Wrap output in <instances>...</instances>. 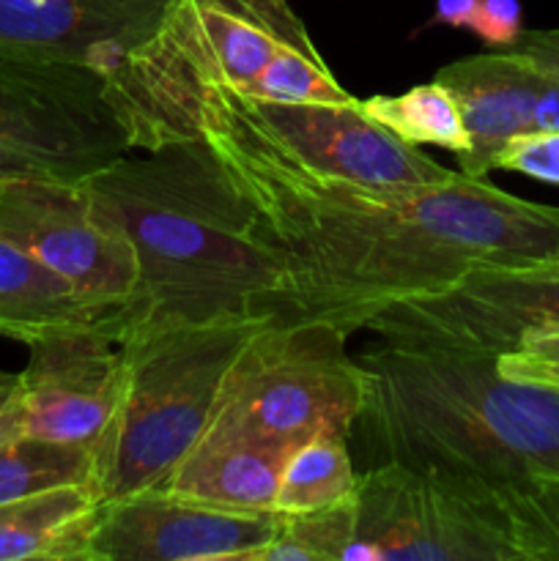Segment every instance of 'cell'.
<instances>
[{"instance_id": "cell-19", "label": "cell", "mask_w": 559, "mask_h": 561, "mask_svg": "<svg viewBox=\"0 0 559 561\" xmlns=\"http://www.w3.org/2000/svg\"><path fill=\"white\" fill-rule=\"evenodd\" d=\"M349 433L321 431L285 458L274 510L283 515L334 507L356 496L360 471L351 463Z\"/></svg>"}, {"instance_id": "cell-20", "label": "cell", "mask_w": 559, "mask_h": 561, "mask_svg": "<svg viewBox=\"0 0 559 561\" xmlns=\"http://www.w3.org/2000/svg\"><path fill=\"white\" fill-rule=\"evenodd\" d=\"M69 485L96 488V447L22 433L0 447V504Z\"/></svg>"}, {"instance_id": "cell-32", "label": "cell", "mask_w": 559, "mask_h": 561, "mask_svg": "<svg viewBox=\"0 0 559 561\" xmlns=\"http://www.w3.org/2000/svg\"><path fill=\"white\" fill-rule=\"evenodd\" d=\"M543 266H551V268H559V250H557V255L551 257V261L548 263H543Z\"/></svg>"}, {"instance_id": "cell-1", "label": "cell", "mask_w": 559, "mask_h": 561, "mask_svg": "<svg viewBox=\"0 0 559 561\" xmlns=\"http://www.w3.org/2000/svg\"><path fill=\"white\" fill-rule=\"evenodd\" d=\"M203 137L250 203L285 274V318L360 332L395 301L420 299L477 266L526 268L559 250V208L524 201L458 170L422 190H370L296 162L214 102Z\"/></svg>"}, {"instance_id": "cell-26", "label": "cell", "mask_w": 559, "mask_h": 561, "mask_svg": "<svg viewBox=\"0 0 559 561\" xmlns=\"http://www.w3.org/2000/svg\"><path fill=\"white\" fill-rule=\"evenodd\" d=\"M497 170L529 175L559 186V131H535L515 137L497 159Z\"/></svg>"}, {"instance_id": "cell-16", "label": "cell", "mask_w": 559, "mask_h": 561, "mask_svg": "<svg viewBox=\"0 0 559 561\" xmlns=\"http://www.w3.org/2000/svg\"><path fill=\"white\" fill-rule=\"evenodd\" d=\"M294 449L250 438L203 436L159 491L230 510H274L280 474Z\"/></svg>"}, {"instance_id": "cell-7", "label": "cell", "mask_w": 559, "mask_h": 561, "mask_svg": "<svg viewBox=\"0 0 559 561\" xmlns=\"http://www.w3.org/2000/svg\"><path fill=\"white\" fill-rule=\"evenodd\" d=\"M351 559L524 561V553L497 491L384 460L360 474Z\"/></svg>"}, {"instance_id": "cell-11", "label": "cell", "mask_w": 559, "mask_h": 561, "mask_svg": "<svg viewBox=\"0 0 559 561\" xmlns=\"http://www.w3.org/2000/svg\"><path fill=\"white\" fill-rule=\"evenodd\" d=\"M0 236L113 312V327L135 299V252L124 233L96 214L82 181H0Z\"/></svg>"}, {"instance_id": "cell-4", "label": "cell", "mask_w": 559, "mask_h": 561, "mask_svg": "<svg viewBox=\"0 0 559 561\" xmlns=\"http://www.w3.org/2000/svg\"><path fill=\"white\" fill-rule=\"evenodd\" d=\"M307 33L288 0H170L157 31L107 75L135 151L190 140L214 88L247 93L288 38Z\"/></svg>"}, {"instance_id": "cell-29", "label": "cell", "mask_w": 559, "mask_h": 561, "mask_svg": "<svg viewBox=\"0 0 559 561\" xmlns=\"http://www.w3.org/2000/svg\"><path fill=\"white\" fill-rule=\"evenodd\" d=\"M510 49L529 60L535 69L559 80V27H554V31H524Z\"/></svg>"}, {"instance_id": "cell-9", "label": "cell", "mask_w": 559, "mask_h": 561, "mask_svg": "<svg viewBox=\"0 0 559 561\" xmlns=\"http://www.w3.org/2000/svg\"><path fill=\"white\" fill-rule=\"evenodd\" d=\"M387 345L502 356L559 334V268L477 266L438 294L395 301L365 321Z\"/></svg>"}, {"instance_id": "cell-5", "label": "cell", "mask_w": 559, "mask_h": 561, "mask_svg": "<svg viewBox=\"0 0 559 561\" xmlns=\"http://www.w3.org/2000/svg\"><path fill=\"white\" fill-rule=\"evenodd\" d=\"M283 316L181 327L121 340L126 394L96 447L102 502L159 491L214 422L230 376L258 334Z\"/></svg>"}, {"instance_id": "cell-27", "label": "cell", "mask_w": 559, "mask_h": 561, "mask_svg": "<svg viewBox=\"0 0 559 561\" xmlns=\"http://www.w3.org/2000/svg\"><path fill=\"white\" fill-rule=\"evenodd\" d=\"M469 27L488 47L510 49L524 33V11L518 0H480Z\"/></svg>"}, {"instance_id": "cell-24", "label": "cell", "mask_w": 559, "mask_h": 561, "mask_svg": "<svg viewBox=\"0 0 559 561\" xmlns=\"http://www.w3.org/2000/svg\"><path fill=\"white\" fill-rule=\"evenodd\" d=\"M524 561H559V474L497 491Z\"/></svg>"}, {"instance_id": "cell-31", "label": "cell", "mask_w": 559, "mask_h": 561, "mask_svg": "<svg viewBox=\"0 0 559 561\" xmlns=\"http://www.w3.org/2000/svg\"><path fill=\"white\" fill-rule=\"evenodd\" d=\"M480 0H436L433 9V22L449 27H469L477 14Z\"/></svg>"}, {"instance_id": "cell-14", "label": "cell", "mask_w": 559, "mask_h": 561, "mask_svg": "<svg viewBox=\"0 0 559 561\" xmlns=\"http://www.w3.org/2000/svg\"><path fill=\"white\" fill-rule=\"evenodd\" d=\"M170 0H0V55L104 77L146 42Z\"/></svg>"}, {"instance_id": "cell-10", "label": "cell", "mask_w": 559, "mask_h": 561, "mask_svg": "<svg viewBox=\"0 0 559 561\" xmlns=\"http://www.w3.org/2000/svg\"><path fill=\"white\" fill-rule=\"evenodd\" d=\"M208 102L244 121L269 142L323 175L370 190H422L447 184L458 170L444 168L420 146L403 142L354 104L272 102L214 88ZM203 99V102H206Z\"/></svg>"}, {"instance_id": "cell-21", "label": "cell", "mask_w": 559, "mask_h": 561, "mask_svg": "<svg viewBox=\"0 0 559 561\" xmlns=\"http://www.w3.org/2000/svg\"><path fill=\"white\" fill-rule=\"evenodd\" d=\"M360 107L367 118L411 146H436L453 151L455 157L469 148V131L458 102L438 80L414 85L395 96L360 99Z\"/></svg>"}, {"instance_id": "cell-2", "label": "cell", "mask_w": 559, "mask_h": 561, "mask_svg": "<svg viewBox=\"0 0 559 561\" xmlns=\"http://www.w3.org/2000/svg\"><path fill=\"white\" fill-rule=\"evenodd\" d=\"M82 190L137 261V294L113 327L118 343L181 327L285 318L283 266L203 137L126 153Z\"/></svg>"}, {"instance_id": "cell-8", "label": "cell", "mask_w": 559, "mask_h": 561, "mask_svg": "<svg viewBox=\"0 0 559 561\" xmlns=\"http://www.w3.org/2000/svg\"><path fill=\"white\" fill-rule=\"evenodd\" d=\"M132 151L102 71L0 55V181L80 184Z\"/></svg>"}, {"instance_id": "cell-13", "label": "cell", "mask_w": 559, "mask_h": 561, "mask_svg": "<svg viewBox=\"0 0 559 561\" xmlns=\"http://www.w3.org/2000/svg\"><path fill=\"white\" fill-rule=\"evenodd\" d=\"M25 345L27 436L99 447L126 394V356L113 327L80 323Z\"/></svg>"}, {"instance_id": "cell-17", "label": "cell", "mask_w": 559, "mask_h": 561, "mask_svg": "<svg viewBox=\"0 0 559 561\" xmlns=\"http://www.w3.org/2000/svg\"><path fill=\"white\" fill-rule=\"evenodd\" d=\"M102 496L69 485L0 504V561H91Z\"/></svg>"}, {"instance_id": "cell-3", "label": "cell", "mask_w": 559, "mask_h": 561, "mask_svg": "<svg viewBox=\"0 0 559 561\" xmlns=\"http://www.w3.org/2000/svg\"><path fill=\"white\" fill-rule=\"evenodd\" d=\"M370 370L360 431L370 466L442 471L491 491L559 474V389L504 378L497 356L387 345Z\"/></svg>"}, {"instance_id": "cell-22", "label": "cell", "mask_w": 559, "mask_h": 561, "mask_svg": "<svg viewBox=\"0 0 559 561\" xmlns=\"http://www.w3.org/2000/svg\"><path fill=\"white\" fill-rule=\"evenodd\" d=\"M244 96L272 99V102H312V104H354L360 99L345 91L312 44L310 31L288 38L269 58L261 75Z\"/></svg>"}, {"instance_id": "cell-15", "label": "cell", "mask_w": 559, "mask_h": 561, "mask_svg": "<svg viewBox=\"0 0 559 561\" xmlns=\"http://www.w3.org/2000/svg\"><path fill=\"white\" fill-rule=\"evenodd\" d=\"M543 77L540 69L513 49L469 55L436 71L433 80L453 91L469 131V148L458 153L460 173L486 179L515 137L535 135Z\"/></svg>"}, {"instance_id": "cell-6", "label": "cell", "mask_w": 559, "mask_h": 561, "mask_svg": "<svg viewBox=\"0 0 559 561\" xmlns=\"http://www.w3.org/2000/svg\"><path fill=\"white\" fill-rule=\"evenodd\" d=\"M334 323L277 318L247 348L203 436L299 447L321 431L351 433L370 370L345 351Z\"/></svg>"}, {"instance_id": "cell-25", "label": "cell", "mask_w": 559, "mask_h": 561, "mask_svg": "<svg viewBox=\"0 0 559 561\" xmlns=\"http://www.w3.org/2000/svg\"><path fill=\"white\" fill-rule=\"evenodd\" d=\"M497 370L513 381L559 389V334H540V337L524 340L518 348L499 356Z\"/></svg>"}, {"instance_id": "cell-23", "label": "cell", "mask_w": 559, "mask_h": 561, "mask_svg": "<svg viewBox=\"0 0 559 561\" xmlns=\"http://www.w3.org/2000/svg\"><path fill=\"white\" fill-rule=\"evenodd\" d=\"M354 542L356 496L334 507L283 515L277 537L258 561H351Z\"/></svg>"}, {"instance_id": "cell-12", "label": "cell", "mask_w": 559, "mask_h": 561, "mask_svg": "<svg viewBox=\"0 0 559 561\" xmlns=\"http://www.w3.org/2000/svg\"><path fill=\"white\" fill-rule=\"evenodd\" d=\"M277 510H230L168 491L102 502L91 561H258L277 537Z\"/></svg>"}, {"instance_id": "cell-30", "label": "cell", "mask_w": 559, "mask_h": 561, "mask_svg": "<svg viewBox=\"0 0 559 561\" xmlns=\"http://www.w3.org/2000/svg\"><path fill=\"white\" fill-rule=\"evenodd\" d=\"M535 131H559V80L551 75L543 77L540 93H537Z\"/></svg>"}, {"instance_id": "cell-28", "label": "cell", "mask_w": 559, "mask_h": 561, "mask_svg": "<svg viewBox=\"0 0 559 561\" xmlns=\"http://www.w3.org/2000/svg\"><path fill=\"white\" fill-rule=\"evenodd\" d=\"M25 433V392L22 373L0 370V447Z\"/></svg>"}, {"instance_id": "cell-18", "label": "cell", "mask_w": 559, "mask_h": 561, "mask_svg": "<svg viewBox=\"0 0 559 561\" xmlns=\"http://www.w3.org/2000/svg\"><path fill=\"white\" fill-rule=\"evenodd\" d=\"M80 323L113 327V312L93 305L69 279L0 236V337L31 343Z\"/></svg>"}]
</instances>
